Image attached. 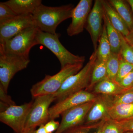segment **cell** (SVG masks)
Listing matches in <instances>:
<instances>
[{
    "mask_svg": "<svg viewBox=\"0 0 133 133\" xmlns=\"http://www.w3.org/2000/svg\"><path fill=\"white\" fill-rule=\"evenodd\" d=\"M74 8L71 4L58 7L41 4L32 14L35 25L41 31L55 35L59 24L71 18Z\"/></svg>",
    "mask_w": 133,
    "mask_h": 133,
    "instance_id": "obj_1",
    "label": "cell"
},
{
    "mask_svg": "<svg viewBox=\"0 0 133 133\" xmlns=\"http://www.w3.org/2000/svg\"><path fill=\"white\" fill-rule=\"evenodd\" d=\"M97 59L96 50L81 70L66 79L59 90L54 94L56 100L59 101L74 93L86 90L90 84L93 69Z\"/></svg>",
    "mask_w": 133,
    "mask_h": 133,
    "instance_id": "obj_2",
    "label": "cell"
},
{
    "mask_svg": "<svg viewBox=\"0 0 133 133\" xmlns=\"http://www.w3.org/2000/svg\"><path fill=\"white\" fill-rule=\"evenodd\" d=\"M83 66V63L69 65L61 69L55 75H45L43 79L31 87L30 92L32 97L35 98L39 96L55 94L59 90L66 79L78 72Z\"/></svg>",
    "mask_w": 133,
    "mask_h": 133,
    "instance_id": "obj_3",
    "label": "cell"
},
{
    "mask_svg": "<svg viewBox=\"0 0 133 133\" xmlns=\"http://www.w3.org/2000/svg\"><path fill=\"white\" fill-rule=\"evenodd\" d=\"M60 34H52L38 29L36 36L37 44L45 46L54 53L59 60L61 69L69 65L84 63L85 57L74 55L69 51L59 42Z\"/></svg>",
    "mask_w": 133,
    "mask_h": 133,
    "instance_id": "obj_4",
    "label": "cell"
},
{
    "mask_svg": "<svg viewBox=\"0 0 133 133\" xmlns=\"http://www.w3.org/2000/svg\"><path fill=\"white\" fill-rule=\"evenodd\" d=\"M38 29L36 26L25 29L9 40L0 44V50L8 54L29 58L31 48L37 45L36 36Z\"/></svg>",
    "mask_w": 133,
    "mask_h": 133,
    "instance_id": "obj_5",
    "label": "cell"
},
{
    "mask_svg": "<svg viewBox=\"0 0 133 133\" xmlns=\"http://www.w3.org/2000/svg\"><path fill=\"white\" fill-rule=\"evenodd\" d=\"M29 58L8 54L0 50V85L5 92L11 79L18 72L27 68Z\"/></svg>",
    "mask_w": 133,
    "mask_h": 133,
    "instance_id": "obj_6",
    "label": "cell"
},
{
    "mask_svg": "<svg viewBox=\"0 0 133 133\" xmlns=\"http://www.w3.org/2000/svg\"><path fill=\"white\" fill-rule=\"evenodd\" d=\"M35 99L26 119L24 130L36 128L37 126L47 123L50 120V105L56 100L54 94L39 96Z\"/></svg>",
    "mask_w": 133,
    "mask_h": 133,
    "instance_id": "obj_7",
    "label": "cell"
},
{
    "mask_svg": "<svg viewBox=\"0 0 133 133\" xmlns=\"http://www.w3.org/2000/svg\"><path fill=\"white\" fill-rule=\"evenodd\" d=\"M33 101L21 105L10 106L0 113V121L7 125L16 133H21Z\"/></svg>",
    "mask_w": 133,
    "mask_h": 133,
    "instance_id": "obj_8",
    "label": "cell"
},
{
    "mask_svg": "<svg viewBox=\"0 0 133 133\" xmlns=\"http://www.w3.org/2000/svg\"><path fill=\"white\" fill-rule=\"evenodd\" d=\"M97 95L85 90L70 95L50 108V120L59 117L64 112L79 105L95 100ZM49 120V121H50Z\"/></svg>",
    "mask_w": 133,
    "mask_h": 133,
    "instance_id": "obj_9",
    "label": "cell"
},
{
    "mask_svg": "<svg viewBox=\"0 0 133 133\" xmlns=\"http://www.w3.org/2000/svg\"><path fill=\"white\" fill-rule=\"evenodd\" d=\"M95 100L79 105L63 112L61 114L62 121L59 128L55 133H63L70 129L82 125Z\"/></svg>",
    "mask_w": 133,
    "mask_h": 133,
    "instance_id": "obj_10",
    "label": "cell"
},
{
    "mask_svg": "<svg viewBox=\"0 0 133 133\" xmlns=\"http://www.w3.org/2000/svg\"><path fill=\"white\" fill-rule=\"evenodd\" d=\"M35 26L32 15H18L0 23V44L16 35L25 29Z\"/></svg>",
    "mask_w": 133,
    "mask_h": 133,
    "instance_id": "obj_11",
    "label": "cell"
},
{
    "mask_svg": "<svg viewBox=\"0 0 133 133\" xmlns=\"http://www.w3.org/2000/svg\"><path fill=\"white\" fill-rule=\"evenodd\" d=\"M104 12L102 1L95 0L85 27L90 35L94 51L97 49L98 43L103 31Z\"/></svg>",
    "mask_w": 133,
    "mask_h": 133,
    "instance_id": "obj_12",
    "label": "cell"
},
{
    "mask_svg": "<svg viewBox=\"0 0 133 133\" xmlns=\"http://www.w3.org/2000/svg\"><path fill=\"white\" fill-rule=\"evenodd\" d=\"M92 0H81L74 8L72 15L71 23L66 30L68 35L72 36L83 32L92 9Z\"/></svg>",
    "mask_w": 133,
    "mask_h": 133,
    "instance_id": "obj_13",
    "label": "cell"
},
{
    "mask_svg": "<svg viewBox=\"0 0 133 133\" xmlns=\"http://www.w3.org/2000/svg\"><path fill=\"white\" fill-rule=\"evenodd\" d=\"M112 105V96L97 95L87 115L84 122L85 124L89 125L101 120L104 121L111 119L109 109Z\"/></svg>",
    "mask_w": 133,
    "mask_h": 133,
    "instance_id": "obj_14",
    "label": "cell"
},
{
    "mask_svg": "<svg viewBox=\"0 0 133 133\" xmlns=\"http://www.w3.org/2000/svg\"><path fill=\"white\" fill-rule=\"evenodd\" d=\"M101 1L104 11L110 23L124 37L127 36L130 31L124 20L121 17L108 1Z\"/></svg>",
    "mask_w": 133,
    "mask_h": 133,
    "instance_id": "obj_15",
    "label": "cell"
},
{
    "mask_svg": "<svg viewBox=\"0 0 133 133\" xmlns=\"http://www.w3.org/2000/svg\"><path fill=\"white\" fill-rule=\"evenodd\" d=\"M4 2L18 15H32L42 4L41 0H9Z\"/></svg>",
    "mask_w": 133,
    "mask_h": 133,
    "instance_id": "obj_16",
    "label": "cell"
},
{
    "mask_svg": "<svg viewBox=\"0 0 133 133\" xmlns=\"http://www.w3.org/2000/svg\"><path fill=\"white\" fill-rule=\"evenodd\" d=\"M92 90L97 95L113 96L124 92V90L116 81L107 77L97 83Z\"/></svg>",
    "mask_w": 133,
    "mask_h": 133,
    "instance_id": "obj_17",
    "label": "cell"
},
{
    "mask_svg": "<svg viewBox=\"0 0 133 133\" xmlns=\"http://www.w3.org/2000/svg\"><path fill=\"white\" fill-rule=\"evenodd\" d=\"M108 1L124 20L130 31L133 30V13L127 1L109 0Z\"/></svg>",
    "mask_w": 133,
    "mask_h": 133,
    "instance_id": "obj_18",
    "label": "cell"
},
{
    "mask_svg": "<svg viewBox=\"0 0 133 133\" xmlns=\"http://www.w3.org/2000/svg\"><path fill=\"white\" fill-rule=\"evenodd\" d=\"M103 22L106 28L108 38L111 45V52L119 54L121 48L122 37L123 35L113 27L104 11L103 15Z\"/></svg>",
    "mask_w": 133,
    "mask_h": 133,
    "instance_id": "obj_19",
    "label": "cell"
},
{
    "mask_svg": "<svg viewBox=\"0 0 133 133\" xmlns=\"http://www.w3.org/2000/svg\"><path fill=\"white\" fill-rule=\"evenodd\" d=\"M110 119L120 121L133 117V103L112 105L109 109Z\"/></svg>",
    "mask_w": 133,
    "mask_h": 133,
    "instance_id": "obj_20",
    "label": "cell"
},
{
    "mask_svg": "<svg viewBox=\"0 0 133 133\" xmlns=\"http://www.w3.org/2000/svg\"><path fill=\"white\" fill-rule=\"evenodd\" d=\"M107 77L106 62L97 58L93 69L90 84L85 90L90 92L97 83Z\"/></svg>",
    "mask_w": 133,
    "mask_h": 133,
    "instance_id": "obj_21",
    "label": "cell"
},
{
    "mask_svg": "<svg viewBox=\"0 0 133 133\" xmlns=\"http://www.w3.org/2000/svg\"><path fill=\"white\" fill-rule=\"evenodd\" d=\"M98 42L97 50V58L106 62L112 52L111 45L108 38L106 28L104 23L103 31Z\"/></svg>",
    "mask_w": 133,
    "mask_h": 133,
    "instance_id": "obj_22",
    "label": "cell"
},
{
    "mask_svg": "<svg viewBox=\"0 0 133 133\" xmlns=\"http://www.w3.org/2000/svg\"><path fill=\"white\" fill-rule=\"evenodd\" d=\"M121 60V58L119 54L111 52L106 62L107 78L115 81Z\"/></svg>",
    "mask_w": 133,
    "mask_h": 133,
    "instance_id": "obj_23",
    "label": "cell"
},
{
    "mask_svg": "<svg viewBox=\"0 0 133 133\" xmlns=\"http://www.w3.org/2000/svg\"><path fill=\"white\" fill-rule=\"evenodd\" d=\"M119 54L122 59L133 65V48L129 44L123 36L122 37L121 48Z\"/></svg>",
    "mask_w": 133,
    "mask_h": 133,
    "instance_id": "obj_24",
    "label": "cell"
},
{
    "mask_svg": "<svg viewBox=\"0 0 133 133\" xmlns=\"http://www.w3.org/2000/svg\"><path fill=\"white\" fill-rule=\"evenodd\" d=\"M18 15L5 2L0 3V23L13 19Z\"/></svg>",
    "mask_w": 133,
    "mask_h": 133,
    "instance_id": "obj_25",
    "label": "cell"
},
{
    "mask_svg": "<svg viewBox=\"0 0 133 133\" xmlns=\"http://www.w3.org/2000/svg\"><path fill=\"white\" fill-rule=\"evenodd\" d=\"M132 71L133 65L126 62L121 58L115 81L119 84L125 77Z\"/></svg>",
    "mask_w": 133,
    "mask_h": 133,
    "instance_id": "obj_26",
    "label": "cell"
},
{
    "mask_svg": "<svg viewBox=\"0 0 133 133\" xmlns=\"http://www.w3.org/2000/svg\"><path fill=\"white\" fill-rule=\"evenodd\" d=\"M101 128L103 133H124L116 122L111 119L103 122Z\"/></svg>",
    "mask_w": 133,
    "mask_h": 133,
    "instance_id": "obj_27",
    "label": "cell"
},
{
    "mask_svg": "<svg viewBox=\"0 0 133 133\" xmlns=\"http://www.w3.org/2000/svg\"><path fill=\"white\" fill-rule=\"evenodd\" d=\"M112 105L133 104V92H123L112 96Z\"/></svg>",
    "mask_w": 133,
    "mask_h": 133,
    "instance_id": "obj_28",
    "label": "cell"
},
{
    "mask_svg": "<svg viewBox=\"0 0 133 133\" xmlns=\"http://www.w3.org/2000/svg\"><path fill=\"white\" fill-rule=\"evenodd\" d=\"M119 84L124 91L131 88L133 86V71L125 77Z\"/></svg>",
    "mask_w": 133,
    "mask_h": 133,
    "instance_id": "obj_29",
    "label": "cell"
},
{
    "mask_svg": "<svg viewBox=\"0 0 133 133\" xmlns=\"http://www.w3.org/2000/svg\"><path fill=\"white\" fill-rule=\"evenodd\" d=\"M115 121L124 132H133V117L122 121Z\"/></svg>",
    "mask_w": 133,
    "mask_h": 133,
    "instance_id": "obj_30",
    "label": "cell"
},
{
    "mask_svg": "<svg viewBox=\"0 0 133 133\" xmlns=\"http://www.w3.org/2000/svg\"><path fill=\"white\" fill-rule=\"evenodd\" d=\"M0 100L1 102L4 103L5 104L10 106L16 105L14 101L12 99L11 97L5 92L2 86L0 85Z\"/></svg>",
    "mask_w": 133,
    "mask_h": 133,
    "instance_id": "obj_31",
    "label": "cell"
},
{
    "mask_svg": "<svg viewBox=\"0 0 133 133\" xmlns=\"http://www.w3.org/2000/svg\"><path fill=\"white\" fill-rule=\"evenodd\" d=\"M60 123L55 119L50 120L44 125L45 130L47 133H52L58 129Z\"/></svg>",
    "mask_w": 133,
    "mask_h": 133,
    "instance_id": "obj_32",
    "label": "cell"
},
{
    "mask_svg": "<svg viewBox=\"0 0 133 133\" xmlns=\"http://www.w3.org/2000/svg\"><path fill=\"white\" fill-rule=\"evenodd\" d=\"M85 127L81 125L68 129L63 133H87L85 131Z\"/></svg>",
    "mask_w": 133,
    "mask_h": 133,
    "instance_id": "obj_33",
    "label": "cell"
},
{
    "mask_svg": "<svg viewBox=\"0 0 133 133\" xmlns=\"http://www.w3.org/2000/svg\"><path fill=\"white\" fill-rule=\"evenodd\" d=\"M124 37L129 44L133 48V30L130 31L129 34Z\"/></svg>",
    "mask_w": 133,
    "mask_h": 133,
    "instance_id": "obj_34",
    "label": "cell"
},
{
    "mask_svg": "<svg viewBox=\"0 0 133 133\" xmlns=\"http://www.w3.org/2000/svg\"><path fill=\"white\" fill-rule=\"evenodd\" d=\"M35 133H47L45 130L44 125H42L38 129L36 130Z\"/></svg>",
    "mask_w": 133,
    "mask_h": 133,
    "instance_id": "obj_35",
    "label": "cell"
},
{
    "mask_svg": "<svg viewBox=\"0 0 133 133\" xmlns=\"http://www.w3.org/2000/svg\"><path fill=\"white\" fill-rule=\"evenodd\" d=\"M36 128L24 130L21 133H35Z\"/></svg>",
    "mask_w": 133,
    "mask_h": 133,
    "instance_id": "obj_36",
    "label": "cell"
},
{
    "mask_svg": "<svg viewBox=\"0 0 133 133\" xmlns=\"http://www.w3.org/2000/svg\"><path fill=\"white\" fill-rule=\"evenodd\" d=\"M127 1L130 5L133 13V0H127Z\"/></svg>",
    "mask_w": 133,
    "mask_h": 133,
    "instance_id": "obj_37",
    "label": "cell"
},
{
    "mask_svg": "<svg viewBox=\"0 0 133 133\" xmlns=\"http://www.w3.org/2000/svg\"><path fill=\"white\" fill-rule=\"evenodd\" d=\"M133 92V86L131 88H129L128 90H126L124 91V92Z\"/></svg>",
    "mask_w": 133,
    "mask_h": 133,
    "instance_id": "obj_38",
    "label": "cell"
},
{
    "mask_svg": "<svg viewBox=\"0 0 133 133\" xmlns=\"http://www.w3.org/2000/svg\"><path fill=\"white\" fill-rule=\"evenodd\" d=\"M96 133H102L101 128H100L99 130Z\"/></svg>",
    "mask_w": 133,
    "mask_h": 133,
    "instance_id": "obj_39",
    "label": "cell"
},
{
    "mask_svg": "<svg viewBox=\"0 0 133 133\" xmlns=\"http://www.w3.org/2000/svg\"><path fill=\"white\" fill-rule=\"evenodd\" d=\"M124 133H133V132H124Z\"/></svg>",
    "mask_w": 133,
    "mask_h": 133,
    "instance_id": "obj_40",
    "label": "cell"
}]
</instances>
